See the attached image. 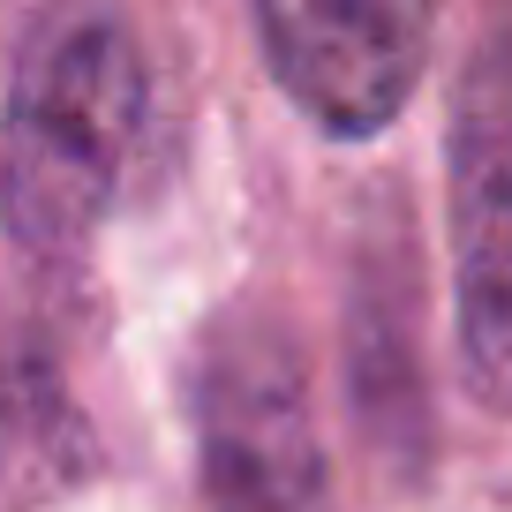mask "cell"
<instances>
[{
  "label": "cell",
  "mask_w": 512,
  "mask_h": 512,
  "mask_svg": "<svg viewBox=\"0 0 512 512\" xmlns=\"http://www.w3.org/2000/svg\"><path fill=\"white\" fill-rule=\"evenodd\" d=\"M256 31L272 53L287 98L324 121L332 136H377L407 106L430 53L422 8H324V0H272L256 8Z\"/></svg>",
  "instance_id": "4"
},
{
  "label": "cell",
  "mask_w": 512,
  "mask_h": 512,
  "mask_svg": "<svg viewBox=\"0 0 512 512\" xmlns=\"http://www.w3.org/2000/svg\"><path fill=\"white\" fill-rule=\"evenodd\" d=\"M452 272L467 384L512 407V23L482 38L452 106Z\"/></svg>",
  "instance_id": "3"
},
{
  "label": "cell",
  "mask_w": 512,
  "mask_h": 512,
  "mask_svg": "<svg viewBox=\"0 0 512 512\" xmlns=\"http://www.w3.org/2000/svg\"><path fill=\"white\" fill-rule=\"evenodd\" d=\"M196 460L211 512H332L302 354L272 317H234L196 362Z\"/></svg>",
  "instance_id": "2"
},
{
  "label": "cell",
  "mask_w": 512,
  "mask_h": 512,
  "mask_svg": "<svg viewBox=\"0 0 512 512\" xmlns=\"http://www.w3.org/2000/svg\"><path fill=\"white\" fill-rule=\"evenodd\" d=\"M83 460V430L68 407L53 354L23 332L16 317H0V512H23L68 482Z\"/></svg>",
  "instance_id": "5"
},
{
  "label": "cell",
  "mask_w": 512,
  "mask_h": 512,
  "mask_svg": "<svg viewBox=\"0 0 512 512\" xmlns=\"http://www.w3.org/2000/svg\"><path fill=\"white\" fill-rule=\"evenodd\" d=\"M144 136V53L121 16H53L23 46L0 128V219L31 264H76Z\"/></svg>",
  "instance_id": "1"
}]
</instances>
